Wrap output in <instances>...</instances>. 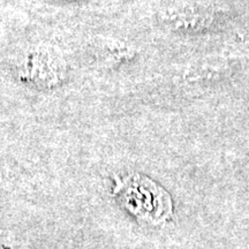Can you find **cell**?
Returning a JSON list of instances; mask_svg holds the SVG:
<instances>
[{
	"mask_svg": "<svg viewBox=\"0 0 249 249\" xmlns=\"http://www.w3.org/2000/svg\"><path fill=\"white\" fill-rule=\"evenodd\" d=\"M121 192H124V201L128 209L139 216H145L149 219H160L166 217L171 210L158 207L155 203L156 197H160L157 193V186L152 185L148 180H140V177L130 179L129 182H124L119 186Z\"/></svg>",
	"mask_w": 249,
	"mask_h": 249,
	"instance_id": "obj_1",
	"label": "cell"
}]
</instances>
